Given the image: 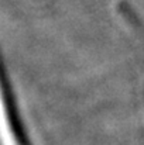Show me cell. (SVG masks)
<instances>
[{
  "label": "cell",
  "mask_w": 144,
  "mask_h": 145,
  "mask_svg": "<svg viewBox=\"0 0 144 145\" xmlns=\"http://www.w3.org/2000/svg\"><path fill=\"white\" fill-rule=\"evenodd\" d=\"M0 145H23L17 134V130H14L13 125L6 96L3 93L1 80H0Z\"/></svg>",
  "instance_id": "cell-1"
}]
</instances>
